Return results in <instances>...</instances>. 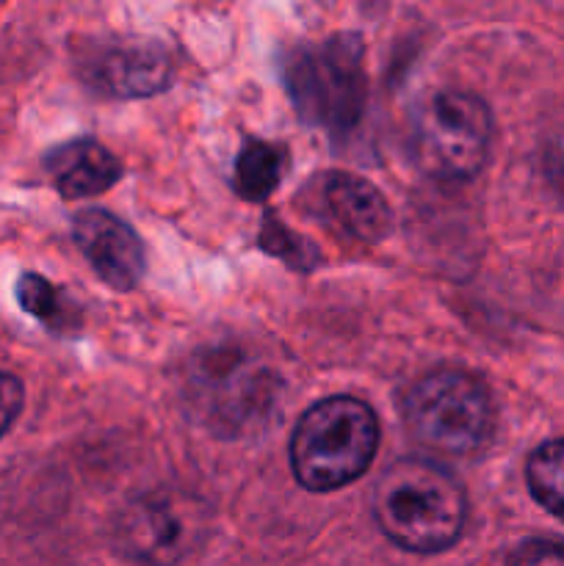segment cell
<instances>
[{"label":"cell","instance_id":"2e32d148","mask_svg":"<svg viewBox=\"0 0 564 566\" xmlns=\"http://www.w3.org/2000/svg\"><path fill=\"white\" fill-rule=\"evenodd\" d=\"M509 566H564L562 539H525L509 556Z\"/></svg>","mask_w":564,"mask_h":566},{"label":"cell","instance_id":"9a60e30c","mask_svg":"<svg viewBox=\"0 0 564 566\" xmlns=\"http://www.w3.org/2000/svg\"><path fill=\"white\" fill-rule=\"evenodd\" d=\"M258 247L263 249V252L280 258L282 263H288L291 269H299V271H310L321 263L318 249L310 247V241L299 238L296 232L288 230L285 224H280L274 216H265L263 230H260V235H258Z\"/></svg>","mask_w":564,"mask_h":566},{"label":"cell","instance_id":"ac0fdd59","mask_svg":"<svg viewBox=\"0 0 564 566\" xmlns=\"http://www.w3.org/2000/svg\"><path fill=\"white\" fill-rule=\"evenodd\" d=\"M542 169H545V177L551 180V186L564 193V130L556 133V136L551 138V144L545 147Z\"/></svg>","mask_w":564,"mask_h":566},{"label":"cell","instance_id":"7c38bea8","mask_svg":"<svg viewBox=\"0 0 564 566\" xmlns=\"http://www.w3.org/2000/svg\"><path fill=\"white\" fill-rule=\"evenodd\" d=\"M288 169V149L265 138H247L238 149L232 188L247 202H263L280 186Z\"/></svg>","mask_w":564,"mask_h":566},{"label":"cell","instance_id":"4fadbf2b","mask_svg":"<svg viewBox=\"0 0 564 566\" xmlns=\"http://www.w3.org/2000/svg\"><path fill=\"white\" fill-rule=\"evenodd\" d=\"M17 302H20V307L31 318H36L53 335H72L83 324L81 307L72 304L70 296L59 291L53 282L39 274H31V271L17 280Z\"/></svg>","mask_w":564,"mask_h":566},{"label":"cell","instance_id":"8fae6325","mask_svg":"<svg viewBox=\"0 0 564 566\" xmlns=\"http://www.w3.org/2000/svg\"><path fill=\"white\" fill-rule=\"evenodd\" d=\"M44 169L64 199L97 197L122 180V160L94 138H75L50 149Z\"/></svg>","mask_w":564,"mask_h":566},{"label":"cell","instance_id":"5b68a950","mask_svg":"<svg viewBox=\"0 0 564 566\" xmlns=\"http://www.w3.org/2000/svg\"><path fill=\"white\" fill-rule=\"evenodd\" d=\"M492 147V116L479 97L446 88L426 99L412 125V155L437 180H473Z\"/></svg>","mask_w":564,"mask_h":566},{"label":"cell","instance_id":"e0dca14e","mask_svg":"<svg viewBox=\"0 0 564 566\" xmlns=\"http://www.w3.org/2000/svg\"><path fill=\"white\" fill-rule=\"evenodd\" d=\"M22 403H25V387H22V381L14 374L0 370V440L14 426V420L20 418Z\"/></svg>","mask_w":564,"mask_h":566},{"label":"cell","instance_id":"7a4b0ae2","mask_svg":"<svg viewBox=\"0 0 564 566\" xmlns=\"http://www.w3.org/2000/svg\"><path fill=\"white\" fill-rule=\"evenodd\" d=\"M379 448L374 409L352 396L313 403L291 437V470L307 492H335L370 468Z\"/></svg>","mask_w":564,"mask_h":566},{"label":"cell","instance_id":"8992f818","mask_svg":"<svg viewBox=\"0 0 564 566\" xmlns=\"http://www.w3.org/2000/svg\"><path fill=\"white\" fill-rule=\"evenodd\" d=\"M208 512L182 492H147L122 509L114 525L119 551L142 566H182L208 534Z\"/></svg>","mask_w":564,"mask_h":566},{"label":"cell","instance_id":"3957f363","mask_svg":"<svg viewBox=\"0 0 564 566\" xmlns=\"http://www.w3.org/2000/svg\"><path fill=\"white\" fill-rule=\"evenodd\" d=\"M288 94L307 125L348 133L368 99L365 48L357 33H337L324 42L291 50L282 66Z\"/></svg>","mask_w":564,"mask_h":566},{"label":"cell","instance_id":"277c9868","mask_svg":"<svg viewBox=\"0 0 564 566\" xmlns=\"http://www.w3.org/2000/svg\"><path fill=\"white\" fill-rule=\"evenodd\" d=\"M404 420L420 446L446 457H468L490 440L495 403L490 387L476 374L437 368L409 387Z\"/></svg>","mask_w":564,"mask_h":566},{"label":"cell","instance_id":"ba28073f","mask_svg":"<svg viewBox=\"0 0 564 566\" xmlns=\"http://www.w3.org/2000/svg\"><path fill=\"white\" fill-rule=\"evenodd\" d=\"M274 379L260 368L249 365L241 357H216L205 359L202 370L197 374V401L205 409L213 429L236 434L241 426L254 423L263 418L265 403L274 401Z\"/></svg>","mask_w":564,"mask_h":566},{"label":"cell","instance_id":"30bf717a","mask_svg":"<svg viewBox=\"0 0 564 566\" xmlns=\"http://www.w3.org/2000/svg\"><path fill=\"white\" fill-rule=\"evenodd\" d=\"M315 210L343 238L359 243H379L393 230V213L379 188L346 171L321 175L315 188Z\"/></svg>","mask_w":564,"mask_h":566},{"label":"cell","instance_id":"9c48e42d","mask_svg":"<svg viewBox=\"0 0 564 566\" xmlns=\"http://www.w3.org/2000/svg\"><path fill=\"white\" fill-rule=\"evenodd\" d=\"M72 238L100 280L114 291H133L147 269L142 238L108 210L88 208L72 221Z\"/></svg>","mask_w":564,"mask_h":566},{"label":"cell","instance_id":"52a82bcc","mask_svg":"<svg viewBox=\"0 0 564 566\" xmlns=\"http://www.w3.org/2000/svg\"><path fill=\"white\" fill-rule=\"evenodd\" d=\"M75 64L94 92L114 99L158 94L171 81L166 44L147 36H100L75 48Z\"/></svg>","mask_w":564,"mask_h":566},{"label":"cell","instance_id":"6da1fadb","mask_svg":"<svg viewBox=\"0 0 564 566\" xmlns=\"http://www.w3.org/2000/svg\"><path fill=\"white\" fill-rule=\"evenodd\" d=\"M374 517L393 545L431 556L457 545L462 536L468 495L442 464L401 459L376 481Z\"/></svg>","mask_w":564,"mask_h":566},{"label":"cell","instance_id":"5bb4252c","mask_svg":"<svg viewBox=\"0 0 564 566\" xmlns=\"http://www.w3.org/2000/svg\"><path fill=\"white\" fill-rule=\"evenodd\" d=\"M531 497L564 523V440L536 448L525 464Z\"/></svg>","mask_w":564,"mask_h":566}]
</instances>
